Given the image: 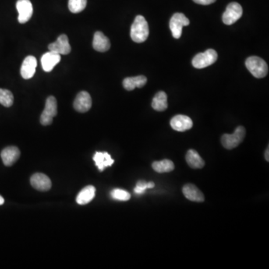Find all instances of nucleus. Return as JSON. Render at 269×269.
Returning a JSON list of instances; mask_svg holds the SVG:
<instances>
[{"instance_id": "obj_1", "label": "nucleus", "mask_w": 269, "mask_h": 269, "mask_svg": "<svg viewBox=\"0 0 269 269\" xmlns=\"http://www.w3.org/2000/svg\"><path fill=\"white\" fill-rule=\"evenodd\" d=\"M130 36L134 42L143 43L147 40L149 36V26L145 18L142 15H138L132 26H131Z\"/></svg>"}, {"instance_id": "obj_2", "label": "nucleus", "mask_w": 269, "mask_h": 269, "mask_svg": "<svg viewBox=\"0 0 269 269\" xmlns=\"http://www.w3.org/2000/svg\"><path fill=\"white\" fill-rule=\"evenodd\" d=\"M245 65L247 69L250 71L251 74L258 79L265 77L269 72L267 63L260 57H249L245 61Z\"/></svg>"}, {"instance_id": "obj_3", "label": "nucleus", "mask_w": 269, "mask_h": 269, "mask_svg": "<svg viewBox=\"0 0 269 269\" xmlns=\"http://www.w3.org/2000/svg\"><path fill=\"white\" fill-rule=\"evenodd\" d=\"M246 130L244 126H238L233 134H224L221 137V143L224 148L232 150L243 142Z\"/></svg>"}, {"instance_id": "obj_4", "label": "nucleus", "mask_w": 269, "mask_h": 269, "mask_svg": "<svg viewBox=\"0 0 269 269\" xmlns=\"http://www.w3.org/2000/svg\"><path fill=\"white\" fill-rule=\"evenodd\" d=\"M218 59V54L213 49L197 54L192 60V65L197 69H203L213 65Z\"/></svg>"}, {"instance_id": "obj_5", "label": "nucleus", "mask_w": 269, "mask_h": 269, "mask_svg": "<svg viewBox=\"0 0 269 269\" xmlns=\"http://www.w3.org/2000/svg\"><path fill=\"white\" fill-rule=\"evenodd\" d=\"M57 115V100L54 96H50L46 100L45 108L40 115V124L48 126L53 123L54 117Z\"/></svg>"}, {"instance_id": "obj_6", "label": "nucleus", "mask_w": 269, "mask_h": 269, "mask_svg": "<svg viewBox=\"0 0 269 269\" xmlns=\"http://www.w3.org/2000/svg\"><path fill=\"white\" fill-rule=\"evenodd\" d=\"M243 15V9L238 2H231L227 5L224 13L223 14L222 21L224 24L231 25L239 20Z\"/></svg>"}, {"instance_id": "obj_7", "label": "nucleus", "mask_w": 269, "mask_h": 269, "mask_svg": "<svg viewBox=\"0 0 269 269\" xmlns=\"http://www.w3.org/2000/svg\"><path fill=\"white\" fill-rule=\"evenodd\" d=\"M189 19L183 14H174L170 20V29L173 37L176 39H179L182 36V28L189 26Z\"/></svg>"}, {"instance_id": "obj_8", "label": "nucleus", "mask_w": 269, "mask_h": 269, "mask_svg": "<svg viewBox=\"0 0 269 269\" xmlns=\"http://www.w3.org/2000/svg\"><path fill=\"white\" fill-rule=\"evenodd\" d=\"M16 8L19 13V16H18L19 23L22 24L27 23L33 14V4L30 2V0H18L17 2Z\"/></svg>"}, {"instance_id": "obj_9", "label": "nucleus", "mask_w": 269, "mask_h": 269, "mask_svg": "<svg viewBox=\"0 0 269 269\" xmlns=\"http://www.w3.org/2000/svg\"><path fill=\"white\" fill-rule=\"evenodd\" d=\"M50 51L54 52L59 55H68L71 52V47L69 40L66 35H61L56 41L52 43L48 46Z\"/></svg>"}, {"instance_id": "obj_10", "label": "nucleus", "mask_w": 269, "mask_h": 269, "mask_svg": "<svg viewBox=\"0 0 269 269\" xmlns=\"http://www.w3.org/2000/svg\"><path fill=\"white\" fill-rule=\"evenodd\" d=\"M92 106V100L87 91H81L76 96L73 103V107L76 111L81 113L87 112Z\"/></svg>"}, {"instance_id": "obj_11", "label": "nucleus", "mask_w": 269, "mask_h": 269, "mask_svg": "<svg viewBox=\"0 0 269 269\" xmlns=\"http://www.w3.org/2000/svg\"><path fill=\"white\" fill-rule=\"evenodd\" d=\"M30 183L36 190L40 191V192H47L52 187V182L50 178L45 174H40V173H37L32 176Z\"/></svg>"}, {"instance_id": "obj_12", "label": "nucleus", "mask_w": 269, "mask_h": 269, "mask_svg": "<svg viewBox=\"0 0 269 269\" xmlns=\"http://www.w3.org/2000/svg\"><path fill=\"white\" fill-rule=\"evenodd\" d=\"M173 129L178 132H185L192 129L193 126L192 120L186 115H178L174 116L170 121Z\"/></svg>"}, {"instance_id": "obj_13", "label": "nucleus", "mask_w": 269, "mask_h": 269, "mask_svg": "<svg viewBox=\"0 0 269 269\" xmlns=\"http://www.w3.org/2000/svg\"><path fill=\"white\" fill-rule=\"evenodd\" d=\"M37 68V59L33 55H29L25 58L22 64L20 73L25 79H29L34 76Z\"/></svg>"}, {"instance_id": "obj_14", "label": "nucleus", "mask_w": 269, "mask_h": 269, "mask_svg": "<svg viewBox=\"0 0 269 269\" xmlns=\"http://www.w3.org/2000/svg\"><path fill=\"white\" fill-rule=\"evenodd\" d=\"M20 157V151L15 146L5 147L1 153L2 161L5 166H12Z\"/></svg>"}, {"instance_id": "obj_15", "label": "nucleus", "mask_w": 269, "mask_h": 269, "mask_svg": "<svg viewBox=\"0 0 269 269\" xmlns=\"http://www.w3.org/2000/svg\"><path fill=\"white\" fill-rule=\"evenodd\" d=\"M182 193L188 200L194 202H203L205 200L204 195L198 188L193 184H186L182 188Z\"/></svg>"}, {"instance_id": "obj_16", "label": "nucleus", "mask_w": 269, "mask_h": 269, "mask_svg": "<svg viewBox=\"0 0 269 269\" xmlns=\"http://www.w3.org/2000/svg\"><path fill=\"white\" fill-rule=\"evenodd\" d=\"M61 61V55L50 51L44 54L41 58V65L45 72H50L53 71L54 67L58 65Z\"/></svg>"}, {"instance_id": "obj_17", "label": "nucleus", "mask_w": 269, "mask_h": 269, "mask_svg": "<svg viewBox=\"0 0 269 269\" xmlns=\"http://www.w3.org/2000/svg\"><path fill=\"white\" fill-rule=\"evenodd\" d=\"M93 47L96 51L101 53L108 51L111 47L109 39L101 32H97L94 36Z\"/></svg>"}, {"instance_id": "obj_18", "label": "nucleus", "mask_w": 269, "mask_h": 269, "mask_svg": "<svg viewBox=\"0 0 269 269\" xmlns=\"http://www.w3.org/2000/svg\"><path fill=\"white\" fill-rule=\"evenodd\" d=\"M93 160L100 171H103L107 167L111 166L115 161L107 152H97Z\"/></svg>"}, {"instance_id": "obj_19", "label": "nucleus", "mask_w": 269, "mask_h": 269, "mask_svg": "<svg viewBox=\"0 0 269 269\" xmlns=\"http://www.w3.org/2000/svg\"><path fill=\"white\" fill-rule=\"evenodd\" d=\"M147 79L144 76H133V77H127L123 81V86L124 89L127 90H132L136 88L143 87L147 83Z\"/></svg>"}, {"instance_id": "obj_20", "label": "nucleus", "mask_w": 269, "mask_h": 269, "mask_svg": "<svg viewBox=\"0 0 269 269\" xmlns=\"http://www.w3.org/2000/svg\"><path fill=\"white\" fill-rule=\"evenodd\" d=\"M96 189L93 185H89L82 189L76 197V202L79 205H86L90 203L95 197Z\"/></svg>"}, {"instance_id": "obj_21", "label": "nucleus", "mask_w": 269, "mask_h": 269, "mask_svg": "<svg viewBox=\"0 0 269 269\" xmlns=\"http://www.w3.org/2000/svg\"><path fill=\"white\" fill-rule=\"evenodd\" d=\"M185 160H186V162L189 166L191 168H195V169L203 168L205 165V162L203 159L200 157L198 153L195 150H189L187 152Z\"/></svg>"}, {"instance_id": "obj_22", "label": "nucleus", "mask_w": 269, "mask_h": 269, "mask_svg": "<svg viewBox=\"0 0 269 269\" xmlns=\"http://www.w3.org/2000/svg\"><path fill=\"white\" fill-rule=\"evenodd\" d=\"M153 109L158 111H163L168 108V97L164 91H159L152 101Z\"/></svg>"}, {"instance_id": "obj_23", "label": "nucleus", "mask_w": 269, "mask_h": 269, "mask_svg": "<svg viewBox=\"0 0 269 269\" xmlns=\"http://www.w3.org/2000/svg\"><path fill=\"white\" fill-rule=\"evenodd\" d=\"M152 168L157 173H168L174 169V164L169 160H164L162 161H154L152 164Z\"/></svg>"}, {"instance_id": "obj_24", "label": "nucleus", "mask_w": 269, "mask_h": 269, "mask_svg": "<svg viewBox=\"0 0 269 269\" xmlns=\"http://www.w3.org/2000/svg\"><path fill=\"white\" fill-rule=\"evenodd\" d=\"M0 103L5 107H11L14 103V95L7 89H0Z\"/></svg>"}, {"instance_id": "obj_25", "label": "nucleus", "mask_w": 269, "mask_h": 269, "mask_svg": "<svg viewBox=\"0 0 269 269\" xmlns=\"http://www.w3.org/2000/svg\"><path fill=\"white\" fill-rule=\"evenodd\" d=\"M87 5V0H69L68 8L72 13L82 12Z\"/></svg>"}, {"instance_id": "obj_26", "label": "nucleus", "mask_w": 269, "mask_h": 269, "mask_svg": "<svg viewBox=\"0 0 269 269\" xmlns=\"http://www.w3.org/2000/svg\"><path fill=\"white\" fill-rule=\"evenodd\" d=\"M111 196L115 200H121V201H126L130 199L131 195L129 192L123 189H113L111 192Z\"/></svg>"}, {"instance_id": "obj_27", "label": "nucleus", "mask_w": 269, "mask_h": 269, "mask_svg": "<svg viewBox=\"0 0 269 269\" xmlns=\"http://www.w3.org/2000/svg\"><path fill=\"white\" fill-rule=\"evenodd\" d=\"M148 189V184L145 181H139L134 189V192L137 195H142Z\"/></svg>"}, {"instance_id": "obj_28", "label": "nucleus", "mask_w": 269, "mask_h": 269, "mask_svg": "<svg viewBox=\"0 0 269 269\" xmlns=\"http://www.w3.org/2000/svg\"><path fill=\"white\" fill-rule=\"evenodd\" d=\"M195 3L199 5H208L214 3L216 0H193Z\"/></svg>"}, {"instance_id": "obj_29", "label": "nucleus", "mask_w": 269, "mask_h": 269, "mask_svg": "<svg viewBox=\"0 0 269 269\" xmlns=\"http://www.w3.org/2000/svg\"><path fill=\"white\" fill-rule=\"evenodd\" d=\"M269 147H267V149H266V153H265V159H266V161H269Z\"/></svg>"}, {"instance_id": "obj_30", "label": "nucleus", "mask_w": 269, "mask_h": 269, "mask_svg": "<svg viewBox=\"0 0 269 269\" xmlns=\"http://www.w3.org/2000/svg\"><path fill=\"white\" fill-rule=\"evenodd\" d=\"M147 184H148V189H152V188L154 187L155 185L153 182H147Z\"/></svg>"}, {"instance_id": "obj_31", "label": "nucleus", "mask_w": 269, "mask_h": 269, "mask_svg": "<svg viewBox=\"0 0 269 269\" xmlns=\"http://www.w3.org/2000/svg\"><path fill=\"white\" fill-rule=\"evenodd\" d=\"M4 202H5V200H4L3 197L2 196H0V205L3 204Z\"/></svg>"}]
</instances>
